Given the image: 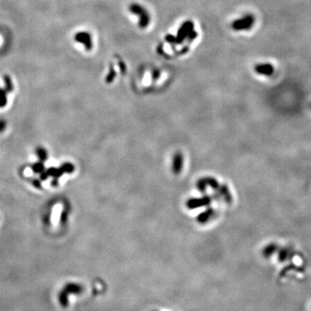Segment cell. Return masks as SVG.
Masks as SVG:
<instances>
[{
  "instance_id": "1",
  "label": "cell",
  "mask_w": 311,
  "mask_h": 311,
  "mask_svg": "<svg viewBox=\"0 0 311 311\" xmlns=\"http://www.w3.org/2000/svg\"><path fill=\"white\" fill-rule=\"evenodd\" d=\"M256 21L253 15L245 14L238 17V18L233 20L231 23V29L234 32H248L255 25Z\"/></svg>"
},
{
  "instance_id": "2",
  "label": "cell",
  "mask_w": 311,
  "mask_h": 311,
  "mask_svg": "<svg viewBox=\"0 0 311 311\" xmlns=\"http://www.w3.org/2000/svg\"><path fill=\"white\" fill-rule=\"evenodd\" d=\"M129 10L134 17H137L138 26L141 29H144L151 23V14L144 5L133 3L129 6Z\"/></svg>"
},
{
  "instance_id": "3",
  "label": "cell",
  "mask_w": 311,
  "mask_h": 311,
  "mask_svg": "<svg viewBox=\"0 0 311 311\" xmlns=\"http://www.w3.org/2000/svg\"><path fill=\"white\" fill-rule=\"evenodd\" d=\"M254 71L259 75L270 76L274 72V68L270 63H260L254 67Z\"/></svg>"
},
{
  "instance_id": "4",
  "label": "cell",
  "mask_w": 311,
  "mask_h": 311,
  "mask_svg": "<svg viewBox=\"0 0 311 311\" xmlns=\"http://www.w3.org/2000/svg\"><path fill=\"white\" fill-rule=\"evenodd\" d=\"M46 172H47V174H48L49 176H52L54 178H58V177H60L61 175L63 174V171L61 169V168L60 169H57V168H49Z\"/></svg>"
},
{
  "instance_id": "5",
  "label": "cell",
  "mask_w": 311,
  "mask_h": 311,
  "mask_svg": "<svg viewBox=\"0 0 311 311\" xmlns=\"http://www.w3.org/2000/svg\"><path fill=\"white\" fill-rule=\"evenodd\" d=\"M37 156L39 157V159L41 160V162H44V161L47 160V157H48V153L46 151L45 149L43 148H37Z\"/></svg>"
},
{
  "instance_id": "6",
  "label": "cell",
  "mask_w": 311,
  "mask_h": 311,
  "mask_svg": "<svg viewBox=\"0 0 311 311\" xmlns=\"http://www.w3.org/2000/svg\"><path fill=\"white\" fill-rule=\"evenodd\" d=\"M61 169L63 171V173H68V174H71L74 170V167L72 163H63L61 165Z\"/></svg>"
},
{
  "instance_id": "7",
  "label": "cell",
  "mask_w": 311,
  "mask_h": 311,
  "mask_svg": "<svg viewBox=\"0 0 311 311\" xmlns=\"http://www.w3.org/2000/svg\"><path fill=\"white\" fill-rule=\"evenodd\" d=\"M31 169L35 172V173H41L42 171H44V165L42 163H37L31 166Z\"/></svg>"
},
{
  "instance_id": "8",
  "label": "cell",
  "mask_w": 311,
  "mask_h": 311,
  "mask_svg": "<svg viewBox=\"0 0 311 311\" xmlns=\"http://www.w3.org/2000/svg\"><path fill=\"white\" fill-rule=\"evenodd\" d=\"M40 179H41V181H45V180H47V178L49 177V175H48V174H47V172L46 171H42L41 173H40Z\"/></svg>"
},
{
  "instance_id": "9",
  "label": "cell",
  "mask_w": 311,
  "mask_h": 311,
  "mask_svg": "<svg viewBox=\"0 0 311 311\" xmlns=\"http://www.w3.org/2000/svg\"><path fill=\"white\" fill-rule=\"evenodd\" d=\"M33 184H34V186H35V187H36L37 188H41V182H40L39 180H37V179H36V180H34V181H33Z\"/></svg>"
},
{
  "instance_id": "10",
  "label": "cell",
  "mask_w": 311,
  "mask_h": 311,
  "mask_svg": "<svg viewBox=\"0 0 311 311\" xmlns=\"http://www.w3.org/2000/svg\"><path fill=\"white\" fill-rule=\"evenodd\" d=\"M5 128V123L4 121L0 120V132H2Z\"/></svg>"
},
{
  "instance_id": "11",
  "label": "cell",
  "mask_w": 311,
  "mask_h": 311,
  "mask_svg": "<svg viewBox=\"0 0 311 311\" xmlns=\"http://www.w3.org/2000/svg\"><path fill=\"white\" fill-rule=\"evenodd\" d=\"M154 311H161V310H154Z\"/></svg>"
}]
</instances>
